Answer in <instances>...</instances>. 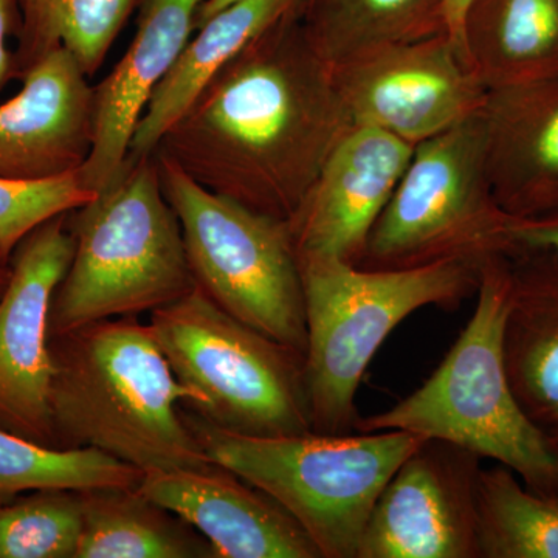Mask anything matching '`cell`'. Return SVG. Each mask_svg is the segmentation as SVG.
Returning a JSON list of instances; mask_svg holds the SVG:
<instances>
[{
	"instance_id": "1",
	"label": "cell",
	"mask_w": 558,
	"mask_h": 558,
	"mask_svg": "<svg viewBox=\"0 0 558 558\" xmlns=\"http://www.w3.org/2000/svg\"><path fill=\"white\" fill-rule=\"evenodd\" d=\"M352 126L296 9L250 40L156 153L205 189L289 222Z\"/></svg>"
},
{
	"instance_id": "2",
	"label": "cell",
	"mask_w": 558,
	"mask_h": 558,
	"mask_svg": "<svg viewBox=\"0 0 558 558\" xmlns=\"http://www.w3.org/2000/svg\"><path fill=\"white\" fill-rule=\"evenodd\" d=\"M49 348L53 449H97L143 472L215 464L183 416L191 392L148 323L101 319L49 337Z\"/></svg>"
},
{
	"instance_id": "3",
	"label": "cell",
	"mask_w": 558,
	"mask_h": 558,
	"mask_svg": "<svg viewBox=\"0 0 558 558\" xmlns=\"http://www.w3.org/2000/svg\"><path fill=\"white\" fill-rule=\"evenodd\" d=\"M461 336L422 387L355 432L400 429L439 439L512 470L531 490L558 497V446L526 416L502 355L509 304L508 256L487 263Z\"/></svg>"
},
{
	"instance_id": "4",
	"label": "cell",
	"mask_w": 558,
	"mask_h": 558,
	"mask_svg": "<svg viewBox=\"0 0 558 558\" xmlns=\"http://www.w3.org/2000/svg\"><path fill=\"white\" fill-rule=\"evenodd\" d=\"M69 223L75 250L51 300L50 337L101 319L150 314L196 289L154 154L128 157L106 189L70 211Z\"/></svg>"
},
{
	"instance_id": "5",
	"label": "cell",
	"mask_w": 558,
	"mask_h": 558,
	"mask_svg": "<svg viewBox=\"0 0 558 558\" xmlns=\"http://www.w3.org/2000/svg\"><path fill=\"white\" fill-rule=\"evenodd\" d=\"M306 311L304 354L312 433L351 435L360 384L400 323L427 306L454 310L476 295L484 267L449 260L373 270L329 256H299Z\"/></svg>"
},
{
	"instance_id": "6",
	"label": "cell",
	"mask_w": 558,
	"mask_h": 558,
	"mask_svg": "<svg viewBox=\"0 0 558 558\" xmlns=\"http://www.w3.org/2000/svg\"><path fill=\"white\" fill-rule=\"evenodd\" d=\"M182 409L205 454L288 510L323 558H357L380 492L425 439L400 429L258 438L223 432Z\"/></svg>"
},
{
	"instance_id": "7",
	"label": "cell",
	"mask_w": 558,
	"mask_h": 558,
	"mask_svg": "<svg viewBox=\"0 0 558 558\" xmlns=\"http://www.w3.org/2000/svg\"><path fill=\"white\" fill-rule=\"evenodd\" d=\"M149 329L182 403L213 427L281 438L312 433L304 354L270 339L209 300L199 288L150 312Z\"/></svg>"
},
{
	"instance_id": "8",
	"label": "cell",
	"mask_w": 558,
	"mask_h": 558,
	"mask_svg": "<svg viewBox=\"0 0 558 558\" xmlns=\"http://www.w3.org/2000/svg\"><path fill=\"white\" fill-rule=\"evenodd\" d=\"M510 226L488 180L478 113L414 148L357 266L400 270L461 260L484 267L519 245Z\"/></svg>"
},
{
	"instance_id": "9",
	"label": "cell",
	"mask_w": 558,
	"mask_h": 558,
	"mask_svg": "<svg viewBox=\"0 0 558 558\" xmlns=\"http://www.w3.org/2000/svg\"><path fill=\"white\" fill-rule=\"evenodd\" d=\"M154 156L196 288L233 317L306 354L303 281L289 222L205 189L170 157Z\"/></svg>"
},
{
	"instance_id": "10",
	"label": "cell",
	"mask_w": 558,
	"mask_h": 558,
	"mask_svg": "<svg viewBox=\"0 0 558 558\" xmlns=\"http://www.w3.org/2000/svg\"><path fill=\"white\" fill-rule=\"evenodd\" d=\"M330 69L354 126L377 128L411 146L478 116L487 97L447 33L388 44Z\"/></svg>"
},
{
	"instance_id": "11",
	"label": "cell",
	"mask_w": 558,
	"mask_h": 558,
	"mask_svg": "<svg viewBox=\"0 0 558 558\" xmlns=\"http://www.w3.org/2000/svg\"><path fill=\"white\" fill-rule=\"evenodd\" d=\"M69 215L46 220L20 242L0 299V429L50 449L49 315L75 250Z\"/></svg>"
},
{
	"instance_id": "12",
	"label": "cell",
	"mask_w": 558,
	"mask_h": 558,
	"mask_svg": "<svg viewBox=\"0 0 558 558\" xmlns=\"http://www.w3.org/2000/svg\"><path fill=\"white\" fill-rule=\"evenodd\" d=\"M481 461L446 440H422L380 492L357 558H480Z\"/></svg>"
},
{
	"instance_id": "13",
	"label": "cell",
	"mask_w": 558,
	"mask_h": 558,
	"mask_svg": "<svg viewBox=\"0 0 558 558\" xmlns=\"http://www.w3.org/2000/svg\"><path fill=\"white\" fill-rule=\"evenodd\" d=\"M414 148L377 128L352 126L289 220L299 256H329L357 266Z\"/></svg>"
},
{
	"instance_id": "14",
	"label": "cell",
	"mask_w": 558,
	"mask_h": 558,
	"mask_svg": "<svg viewBox=\"0 0 558 558\" xmlns=\"http://www.w3.org/2000/svg\"><path fill=\"white\" fill-rule=\"evenodd\" d=\"M0 105V179L35 182L78 171L94 137L95 86L60 46L22 73Z\"/></svg>"
},
{
	"instance_id": "15",
	"label": "cell",
	"mask_w": 558,
	"mask_h": 558,
	"mask_svg": "<svg viewBox=\"0 0 558 558\" xmlns=\"http://www.w3.org/2000/svg\"><path fill=\"white\" fill-rule=\"evenodd\" d=\"M138 488L197 529L216 558H323L288 510L222 465L153 470Z\"/></svg>"
},
{
	"instance_id": "16",
	"label": "cell",
	"mask_w": 558,
	"mask_h": 558,
	"mask_svg": "<svg viewBox=\"0 0 558 558\" xmlns=\"http://www.w3.org/2000/svg\"><path fill=\"white\" fill-rule=\"evenodd\" d=\"M137 32L112 72L95 86L94 137L81 167L84 186L100 193L130 156L132 134L157 84L196 31L204 0H138Z\"/></svg>"
},
{
	"instance_id": "17",
	"label": "cell",
	"mask_w": 558,
	"mask_h": 558,
	"mask_svg": "<svg viewBox=\"0 0 558 558\" xmlns=\"http://www.w3.org/2000/svg\"><path fill=\"white\" fill-rule=\"evenodd\" d=\"M480 116L502 211L512 219L558 211V75L487 90Z\"/></svg>"
},
{
	"instance_id": "18",
	"label": "cell",
	"mask_w": 558,
	"mask_h": 558,
	"mask_svg": "<svg viewBox=\"0 0 558 558\" xmlns=\"http://www.w3.org/2000/svg\"><path fill=\"white\" fill-rule=\"evenodd\" d=\"M502 355L526 416L558 446V252L517 245L508 255Z\"/></svg>"
},
{
	"instance_id": "19",
	"label": "cell",
	"mask_w": 558,
	"mask_h": 558,
	"mask_svg": "<svg viewBox=\"0 0 558 558\" xmlns=\"http://www.w3.org/2000/svg\"><path fill=\"white\" fill-rule=\"evenodd\" d=\"M301 0H238L213 14L180 51L140 117L130 159L153 156L209 83L250 40L300 7Z\"/></svg>"
},
{
	"instance_id": "20",
	"label": "cell",
	"mask_w": 558,
	"mask_h": 558,
	"mask_svg": "<svg viewBox=\"0 0 558 558\" xmlns=\"http://www.w3.org/2000/svg\"><path fill=\"white\" fill-rule=\"evenodd\" d=\"M462 53L487 90L558 75V0H472Z\"/></svg>"
},
{
	"instance_id": "21",
	"label": "cell",
	"mask_w": 558,
	"mask_h": 558,
	"mask_svg": "<svg viewBox=\"0 0 558 558\" xmlns=\"http://www.w3.org/2000/svg\"><path fill=\"white\" fill-rule=\"evenodd\" d=\"M83 529L75 558H216L197 529L137 487L81 490Z\"/></svg>"
},
{
	"instance_id": "22",
	"label": "cell",
	"mask_w": 558,
	"mask_h": 558,
	"mask_svg": "<svg viewBox=\"0 0 558 558\" xmlns=\"http://www.w3.org/2000/svg\"><path fill=\"white\" fill-rule=\"evenodd\" d=\"M299 17L329 65L388 44L447 33L442 0H301Z\"/></svg>"
},
{
	"instance_id": "23",
	"label": "cell",
	"mask_w": 558,
	"mask_h": 558,
	"mask_svg": "<svg viewBox=\"0 0 558 558\" xmlns=\"http://www.w3.org/2000/svg\"><path fill=\"white\" fill-rule=\"evenodd\" d=\"M480 558H558V497L531 490L505 465L481 469Z\"/></svg>"
},
{
	"instance_id": "24",
	"label": "cell",
	"mask_w": 558,
	"mask_h": 558,
	"mask_svg": "<svg viewBox=\"0 0 558 558\" xmlns=\"http://www.w3.org/2000/svg\"><path fill=\"white\" fill-rule=\"evenodd\" d=\"M143 475L97 449H50L0 429V502L40 488L137 487Z\"/></svg>"
},
{
	"instance_id": "25",
	"label": "cell",
	"mask_w": 558,
	"mask_h": 558,
	"mask_svg": "<svg viewBox=\"0 0 558 558\" xmlns=\"http://www.w3.org/2000/svg\"><path fill=\"white\" fill-rule=\"evenodd\" d=\"M81 490L40 488L0 502V558H75Z\"/></svg>"
},
{
	"instance_id": "26",
	"label": "cell",
	"mask_w": 558,
	"mask_h": 558,
	"mask_svg": "<svg viewBox=\"0 0 558 558\" xmlns=\"http://www.w3.org/2000/svg\"><path fill=\"white\" fill-rule=\"evenodd\" d=\"M94 197L80 170L35 182L0 179V260L10 264L14 250L36 227L83 207Z\"/></svg>"
},
{
	"instance_id": "27",
	"label": "cell",
	"mask_w": 558,
	"mask_h": 558,
	"mask_svg": "<svg viewBox=\"0 0 558 558\" xmlns=\"http://www.w3.org/2000/svg\"><path fill=\"white\" fill-rule=\"evenodd\" d=\"M138 0H60L58 39L87 76L101 68Z\"/></svg>"
},
{
	"instance_id": "28",
	"label": "cell",
	"mask_w": 558,
	"mask_h": 558,
	"mask_svg": "<svg viewBox=\"0 0 558 558\" xmlns=\"http://www.w3.org/2000/svg\"><path fill=\"white\" fill-rule=\"evenodd\" d=\"M21 32L17 36L16 76L27 72L40 58L60 47L58 39V7L60 0H17Z\"/></svg>"
},
{
	"instance_id": "29",
	"label": "cell",
	"mask_w": 558,
	"mask_h": 558,
	"mask_svg": "<svg viewBox=\"0 0 558 558\" xmlns=\"http://www.w3.org/2000/svg\"><path fill=\"white\" fill-rule=\"evenodd\" d=\"M21 11L17 0H0V90L16 76V58L10 50V39L20 36Z\"/></svg>"
},
{
	"instance_id": "30",
	"label": "cell",
	"mask_w": 558,
	"mask_h": 558,
	"mask_svg": "<svg viewBox=\"0 0 558 558\" xmlns=\"http://www.w3.org/2000/svg\"><path fill=\"white\" fill-rule=\"evenodd\" d=\"M510 233L517 244L558 252V211L535 219H512Z\"/></svg>"
},
{
	"instance_id": "31",
	"label": "cell",
	"mask_w": 558,
	"mask_h": 558,
	"mask_svg": "<svg viewBox=\"0 0 558 558\" xmlns=\"http://www.w3.org/2000/svg\"><path fill=\"white\" fill-rule=\"evenodd\" d=\"M472 0H442L444 14H446L447 35L457 44L462 53L461 35L465 13H468ZM464 57V53H462ZM465 60V58H464Z\"/></svg>"
},
{
	"instance_id": "32",
	"label": "cell",
	"mask_w": 558,
	"mask_h": 558,
	"mask_svg": "<svg viewBox=\"0 0 558 558\" xmlns=\"http://www.w3.org/2000/svg\"><path fill=\"white\" fill-rule=\"evenodd\" d=\"M234 2H238V0H204L199 13H197L196 28L205 24L213 14L219 13L220 10L227 9Z\"/></svg>"
},
{
	"instance_id": "33",
	"label": "cell",
	"mask_w": 558,
	"mask_h": 558,
	"mask_svg": "<svg viewBox=\"0 0 558 558\" xmlns=\"http://www.w3.org/2000/svg\"><path fill=\"white\" fill-rule=\"evenodd\" d=\"M11 278V266L10 264L2 263L0 260V299H2L3 292H5L7 286H9Z\"/></svg>"
}]
</instances>
